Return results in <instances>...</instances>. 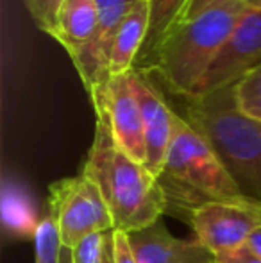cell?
I'll use <instances>...</instances> for the list:
<instances>
[{
    "label": "cell",
    "mask_w": 261,
    "mask_h": 263,
    "mask_svg": "<svg viewBox=\"0 0 261 263\" xmlns=\"http://www.w3.org/2000/svg\"><path fill=\"white\" fill-rule=\"evenodd\" d=\"M97 115L95 138L84 161L83 174L101 190L113 217L115 231L127 235L157 224L168 208L159 179L145 165L118 149L104 113Z\"/></svg>",
    "instance_id": "1"
},
{
    "label": "cell",
    "mask_w": 261,
    "mask_h": 263,
    "mask_svg": "<svg viewBox=\"0 0 261 263\" xmlns=\"http://www.w3.org/2000/svg\"><path fill=\"white\" fill-rule=\"evenodd\" d=\"M185 120L211 145L244 194L261 199V122L240 109L234 86L186 99Z\"/></svg>",
    "instance_id": "2"
},
{
    "label": "cell",
    "mask_w": 261,
    "mask_h": 263,
    "mask_svg": "<svg viewBox=\"0 0 261 263\" xmlns=\"http://www.w3.org/2000/svg\"><path fill=\"white\" fill-rule=\"evenodd\" d=\"M249 7L244 0H224L200 16L177 25L159 47L152 72L175 95L193 99L200 81Z\"/></svg>",
    "instance_id": "3"
},
{
    "label": "cell",
    "mask_w": 261,
    "mask_h": 263,
    "mask_svg": "<svg viewBox=\"0 0 261 263\" xmlns=\"http://www.w3.org/2000/svg\"><path fill=\"white\" fill-rule=\"evenodd\" d=\"M168 202H185V208L208 201L238 197L244 194L216 153L208 142L185 120L175 115L172 142L159 176Z\"/></svg>",
    "instance_id": "4"
},
{
    "label": "cell",
    "mask_w": 261,
    "mask_h": 263,
    "mask_svg": "<svg viewBox=\"0 0 261 263\" xmlns=\"http://www.w3.org/2000/svg\"><path fill=\"white\" fill-rule=\"evenodd\" d=\"M50 215L66 249H75L81 240L93 233L115 229L101 190L84 174L50 184Z\"/></svg>",
    "instance_id": "5"
},
{
    "label": "cell",
    "mask_w": 261,
    "mask_h": 263,
    "mask_svg": "<svg viewBox=\"0 0 261 263\" xmlns=\"http://www.w3.org/2000/svg\"><path fill=\"white\" fill-rule=\"evenodd\" d=\"M188 224L195 238L211 253L238 249L261 229V199L242 194L202 202L188 210Z\"/></svg>",
    "instance_id": "6"
},
{
    "label": "cell",
    "mask_w": 261,
    "mask_h": 263,
    "mask_svg": "<svg viewBox=\"0 0 261 263\" xmlns=\"http://www.w3.org/2000/svg\"><path fill=\"white\" fill-rule=\"evenodd\" d=\"M258 65H261V9H247L206 72L195 97L234 86Z\"/></svg>",
    "instance_id": "7"
},
{
    "label": "cell",
    "mask_w": 261,
    "mask_h": 263,
    "mask_svg": "<svg viewBox=\"0 0 261 263\" xmlns=\"http://www.w3.org/2000/svg\"><path fill=\"white\" fill-rule=\"evenodd\" d=\"M138 2L139 0H97L98 24L93 38L83 49L70 54V59L81 76L84 88L90 93V99L104 91L108 86L111 79L109 63H111L116 32L127 13Z\"/></svg>",
    "instance_id": "8"
},
{
    "label": "cell",
    "mask_w": 261,
    "mask_h": 263,
    "mask_svg": "<svg viewBox=\"0 0 261 263\" xmlns=\"http://www.w3.org/2000/svg\"><path fill=\"white\" fill-rule=\"evenodd\" d=\"M95 113H104L115 143L134 161L145 165L147 143L142 109L131 86V72L113 76L104 91L91 97Z\"/></svg>",
    "instance_id": "9"
},
{
    "label": "cell",
    "mask_w": 261,
    "mask_h": 263,
    "mask_svg": "<svg viewBox=\"0 0 261 263\" xmlns=\"http://www.w3.org/2000/svg\"><path fill=\"white\" fill-rule=\"evenodd\" d=\"M131 86L142 109L143 127H145L147 161L145 166L159 179L163 172L165 159L172 142L175 125V113L167 106L165 99L154 90L150 83L143 79L142 73L131 70Z\"/></svg>",
    "instance_id": "10"
},
{
    "label": "cell",
    "mask_w": 261,
    "mask_h": 263,
    "mask_svg": "<svg viewBox=\"0 0 261 263\" xmlns=\"http://www.w3.org/2000/svg\"><path fill=\"white\" fill-rule=\"evenodd\" d=\"M138 263H218L216 254L197 238H175L161 222L129 235Z\"/></svg>",
    "instance_id": "11"
},
{
    "label": "cell",
    "mask_w": 261,
    "mask_h": 263,
    "mask_svg": "<svg viewBox=\"0 0 261 263\" xmlns=\"http://www.w3.org/2000/svg\"><path fill=\"white\" fill-rule=\"evenodd\" d=\"M188 4L190 0H149V31L132 70L138 73L152 72L157 50L167 36L181 24Z\"/></svg>",
    "instance_id": "12"
},
{
    "label": "cell",
    "mask_w": 261,
    "mask_h": 263,
    "mask_svg": "<svg viewBox=\"0 0 261 263\" xmlns=\"http://www.w3.org/2000/svg\"><path fill=\"white\" fill-rule=\"evenodd\" d=\"M149 0H139L120 24L109 63L111 77L122 76L134 68L149 31Z\"/></svg>",
    "instance_id": "13"
},
{
    "label": "cell",
    "mask_w": 261,
    "mask_h": 263,
    "mask_svg": "<svg viewBox=\"0 0 261 263\" xmlns=\"http://www.w3.org/2000/svg\"><path fill=\"white\" fill-rule=\"evenodd\" d=\"M97 24V0H65L52 38L57 40L70 55L75 50L83 49L93 38Z\"/></svg>",
    "instance_id": "14"
},
{
    "label": "cell",
    "mask_w": 261,
    "mask_h": 263,
    "mask_svg": "<svg viewBox=\"0 0 261 263\" xmlns=\"http://www.w3.org/2000/svg\"><path fill=\"white\" fill-rule=\"evenodd\" d=\"M2 217L6 228L16 236H32L34 238L39 222H42L36 217V210L31 199L18 186L4 188Z\"/></svg>",
    "instance_id": "15"
},
{
    "label": "cell",
    "mask_w": 261,
    "mask_h": 263,
    "mask_svg": "<svg viewBox=\"0 0 261 263\" xmlns=\"http://www.w3.org/2000/svg\"><path fill=\"white\" fill-rule=\"evenodd\" d=\"M63 243L52 215H45L34 235L36 263H59Z\"/></svg>",
    "instance_id": "16"
},
{
    "label": "cell",
    "mask_w": 261,
    "mask_h": 263,
    "mask_svg": "<svg viewBox=\"0 0 261 263\" xmlns=\"http://www.w3.org/2000/svg\"><path fill=\"white\" fill-rule=\"evenodd\" d=\"M234 97L245 115L261 122V65L234 84Z\"/></svg>",
    "instance_id": "17"
},
{
    "label": "cell",
    "mask_w": 261,
    "mask_h": 263,
    "mask_svg": "<svg viewBox=\"0 0 261 263\" xmlns=\"http://www.w3.org/2000/svg\"><path fill=\"white\" fill-rule=\"evenodd\" d=\"M63 2L65 0H24L25 9L34 20L36 27L49 36H52L56 31L57 16H59Z\"/></svg>",
    "instance_id": "18"
},
{
    "label": "cell",
    "mask_w": 261,
    "mask_h": 263,
    "mask_svg": "<svg viewBox=\"0 0 261 263\" xmlns=\"http://www.w3.org/2000/svg\"><path fill=\"white\" fill-rule=\"evenodd\" d=\"M108 242V233H93L81 240L79 246L72 249L73 263H102Z\"/></svg>",
    "instance_id": "19"
},
{
    "label": "cell",
    "mask_w": 261,
    "mask_h": 263,
    "mask_svg": "<svg viewBox=\"0 0 261 263\" xmlns=\"http://www.w3.org/2000/svg\"><path fill=\"white\" fill-rule=\"evenodd\" d=\"M113 258L115 263H138L127 233L113 229Z\"/></svg>",
    "instance_id": "20"
},
{
    "label": "cell",
    "mask_w": 261,
    "mask_h": 263,
    "mask_svg": "<svg viewBox=\"0 0 261 263\" xmlns=\"http://www.w3.org/2000/svg\"><path fill=\"white\" fill-rule=\"evenodd\" d=\"M216 260H218V263H261V258L252 253L249 246L216 254Z\"/></svg>",
    "instance_id": "21"
},
{
    "label": "cell",
    "mask_w": 261,
    "mask_h": 263,
    "mask_svg": "<svg viewBox=\"0 0 261 263\" xmlns=\"http://www.w3.org/2000/svg\"><path fill=\"white\" fill-rule=\"evenodd\" d=\"M220 2H224V0H190L188 7H186L185 14H183V18H181V24L200 16L202 13H206V11L211 9V7H215L216 4H220Z\"/></svg>",
    "instance_id": "22"
},
{
    "label": "cell",
    "mask_w": 261,
    "mask_h": 263,
    "mask_svg": "<svg viewBox=\"0 0 261 263\" xmlns=\"http://www.w3.org/2000/svg\"><path fill=\"white\" fill-rule=\"evenodd\" d=\"M247 246H249V249H251L252 253L258 254V256L261 258V229H259L258 233H254L251 238H249Z\"/></svg>",
    "instance_id": "23"
},
{
    "label": "cell",
    "mask_w": 261,
    "mask_h": 263,
    "mask_svg": "<svg viewBox=\"0 0 261 263\" xmlns=\"http://www.w3.org/2000/svg\"><path fill=\"white\" fill-rule=\"evenodd\" d=\"M102 263H115V258H113V231L108 233V242H106V251H104Z\"/></svg>",
    "instance_id": "24"
},
{
    "label": "cell",
    "mask_w": 261,
    "mask_h": 263,
    "mask_svg": "<svg viewBox=\"0 0 261 263\" xmlns=\"http://www.w3.org/2000/svg\"><path fill=\"white\" fill-rule=\"evenodd\" d=\"M59 263H73V253H72V249H66V247H63V249H61V261Z\"/></svg>",
    "instance_id": "25"
},
{
    "label": "cell",
    "mask_w": 261,
    "mask_h": 263,
    "mask_svg": "<svg viewBox=\"0 0 261 263\" xmlns=\"http://www.w3.org/2000/svg\"><path fill=\"white\" fill-rule=\"evenodd\" d=\"M249 9H261V0H244Z\"/></svg>",
    "instance_id": "26"
}]
</instances>
